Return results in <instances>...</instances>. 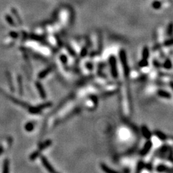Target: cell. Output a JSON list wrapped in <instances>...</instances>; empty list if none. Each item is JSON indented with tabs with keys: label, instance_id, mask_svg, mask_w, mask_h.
Here are the masks:
<instances>
[{
	"label": "cell",
	"instance_id": "obj_13",
	"mask_svg": "<svg viewBox=\"0 0 173 173\" xmlns=\"http://www.w3.org/2000/svg\"><path fill=\"white\" fill-rule=\"evenodd\" d=\"M51 144V140H47L46 142H44V143H43V144H42L41 145H40V147H39V151H42V150H44V149L45 148H46L47 147H48L49 146H50V145Z\"/></svg>",
	"mask_w": 173,
	"mask_h": 173
},
{
	"label": "cell",
	"instance_id": "obj_17",
	"mask_svg": "<svg viewBox=\"0 0 173 173\" xmlns=\"http://www.w3.org/2000/svg\"><path fill=\"white\" fill-rule=\"evenodd\" d=\"M164 67L165 69H171L172 67V63H171V60L169 59L166 60L165 63L164 64Z\"/></svg>",
	"mask_w": 173,
	"mask_h": 173
},
{
	"label": "cell",
	"instance_id": "obj_2",
	"mask_svg": "<svg viewBox=\"0 0 173 173\" xmlns=\"http://www.w3.org/2000/svg\"><path fill=\"white\" fill-rule=\"evenodd\" d=\"M109 62L110 65V68H111V72L112 74L113 77L116 78L118 77V69H117V63H116V59H115V57L114 56H111L110 57Z\"/></svg>",
	"mask_w": 173,
	"mask_h": 173
},
{
	"label": "cell",
	"instance_id": "obj_4",
	"mask_svg": "<svg viewBox=\"0 0 173 173\" xmlns=\"http://www.w3.org/2000/svg\"><path fill=\"white\" fill-rule=\"evenodd\" d=\"M152 146H153V144H152L151 141L148 140V141L145 144L144 146V148L142 149L141 151H140V155L143 156L147 155V153H149V151L151 150V149Z\"/></svg>",
	"mask_w": 173,
	"mask_h": 173
},
{
	"label": "cell",
	"instance_id": "obj_20",
	"mask_svg": "<svg viewBox=\"0 0 173 173\" xmlns=\"http://www.w3.org/2000/svg\"><path fill=\"white\" fill-rule=\"evenodd\" d=\"M148 65V62H147V60L142 59L140 62H139V65L140 67H146Z\"/></svg>",
	"mask_w": 173,
	"mask_h": 173
},
{
	"label": "cell",
	"instance_id": "obj_18",
	"mask_svg": "<svg viewBox=\"0 0 173 173\" xmlns=\"http://www.w3.org/2000/svg\"><path fill=\"white\" fill-rule=\"evenodd\" d=\"M39 155V151H37L35 152H33L31 155L30 156V159L31 160H35L38 157Z\"/></svg>",
	"mask_w": 173,
	"mask_h": 173
},
{
	"label": "cell",
	"instance_id": "obj_8",
	"mask_svg": "<svg viewBox=\"0 0 173 173\" xmlns=\"http://www.w3.org/2000/svg\"><path fill=\"white\" fill-rule=\"evenodd\" d=\"M157 94L162 97H164V98H166V99H170L171 97V95L169 92H168L165 91V90H160L158 91Z\"/></svg>",
	"mask_w": 173,
	"mask_h": 173
},
{
	"label": "cell",
	"instance_id": "obj_25",
	"mask_svg": "<svg viewBox=\"0 0 173 173\" xmlns=\"http://www.w3.org/2000/svg\"><path fill=\"white\" fill-rule=\"evenodd\" d=\"M3 151H4L3 147L2 145L0 144V155H1L3 153Z\"/></svg>",
	"mask_w": 173,
	"mask_h": 173
},
{
	"label": "cell",
	"instance_id": "obj_6",
	"mask_svg": "<svg viewBox=\"0 0 173 173\" xmlns=\"http://www.w3.org/2000/svg\"><path fill=\"white\" fill-rule=\"evenodd\" d=\"M6 76H7V80H8V85H9L10 89L11 91L13 92H14L15 90V88H14V86L13 82H12V76H11V74L9 71H7Z\"/></svg>",
	"mask_w": 173,
	"mask_h": 173
},
{
	"label": "cell",
	"instance_id": "obj_23",
	"mask_svg": "<svg viewBox=\"0 0 173 173\" xmlns=\"http://www.w3.org/2000/svg\"><path fill=\"white\" fill-rule=\"evenodd\" d=\"M143 165H144L143 162H140V163H139V165H138V167H137V168L139 169L137 171L138 172H139V171H140V169H141L142 167H143Z\"/></svg>",
	"mask_w": 173,
	"mask_h": 173
},
{
	"label": "cell",
	"instance_id": "obj_24",
	"mask_svg": "<svg viewBox=\"0 0 173 173\" xmlns=\"http://www.w3.org/2000/svg\"><path fill=\"white\" fill-rule=\"evenodd\" d=\"M10 35L11 37H12L13 38H17V33H15V32H11L10 33Z\"/></svg>",
	"mask_w": 173,
	"mask_h": 173
},
{
	"label": "cell",
	"instance_id": "obj_14",
	"mask_svg": "<svg viewBox=\"0 0 173 173\" xmlns=\"http://www.w3.org/2000/svg\"><path fill=\"white\" fill-rule=\"evenodd\" d=\"M142 57L143 59L147 60L149 57V50L147 47H144L142 52Z\"/></svg>",
	"mask_w": 173,
	"mask_h": 173
},
{
	"label": "cell",
	"instance_id": "obj_1",
	"mask_svg": "<svg viewBox=\"0 0 173 173\" xmlns=\"http://www.w3.org/2000/svg\"><path fill=\"white\" fill-rule=\"evenodd\" d=\"M0 93H1V94L3 95V96H5L6 97H7L8 99L10 100L11 101H12V102L16 103V104H20V105L23 106V107H25V108H28V107H30V106H29L27 103L23 102V101H20V100H17V99L15 98V97H12V96H10V95H8V94H7V93L5 92H4L1 89H0Z\"/></svg>",
	"mask_w": 173,
	"mask_h": 173
},
{
	"label": "cell",
	"instance_id": "obj_10",
	"mask_svg": "<svg viewBox=\"0 0 173 173\" xmlns=\"http://www.w3.org/2000/svg\"><path fill=\"white\" fill-rule=\"evenodd\" d=\"M142 134H143L144 136L145 137V138H146V139H150L151 136V133H150L149 129L146 128V126H142Z\"/></svg>",
	"mask_w": 173,
	"mask_h": 173
},
{
	"label": "cell",
	"instance_id": "obj_7",
	"mask_svg": "<svg viewBox=\"0 0 173 173\" xmlns=\"http://www.w3.org/2000/svg\"><path fill=\"white\" fill-rule=\"evenodd\" d=\"M17 83H18V89H19V93L20 95H23V79L21 75H18L17 76Z\"/></svg>",
	"mask_w": 173,
	"mask_h": 173
},
{
	"label": "cell",
	"instance_id": "obj_3",
	"mask_svg": "<svg viewBox=\"0 0 173 173\" xmlns=\"http://www.w3.org/2000/svg\"><path fill=\"white\" fill-rule=\"evenodd\" d=\"M40 159H41L42 163L43 165L45 167V168L48 171L51 172H55V170L53 169V167L51 165V164L49 163L48 160H47V158L46 157H43V156H41L40 157Z\"/></svg>",
	"mask_w": 173,
	"mask_h": 173
},
{
	"label": "cell",
	"instance_id": "obj_16",
	"mask_svg": "<svg viewBox=\"0 0 173 173\" xmlns=\"http://www.w3.org/2000/svg\"><path fill=\"white\" fill-rule=\"evenodd\" d=\"M101 168H102V169L103 170V171H104V172H116V171H114V170H112V169H109V167H108L107 165H104V164H101Z\"/></svg>",
	"mask_w": 173,
	"mask_h": 173
},
{
	"label": "cell",
	"instance_id": "obj_19",
	"mask_svg": "<svg viewBox=\"0 0 173 173\" xmlns=\"http://www.w3.org/2000/svg\"><path fill=\"white\" fill-rule=\"evenodd\" d=\"M169 170V168H167V167L164 165H160L158 167H157V171L159 172H164V171H167Z\"/></svg>",
	"mask_w": 173,
	"mask_h": 173
},
{
	"label": "cell",
	"instance_id": "obj_5",
	"mask_svg": "<svg viewBox=\"0 0 173 173\" xmlns=\"http://www.w3.org/2000/svg\"><path fill=\"white\" fill-rule=\"evenodd\" d=\"M35 85H36V86H37V90H38L39 93L40 97H41L42 99H45L46 97V92H45V91H44V88H43V86H42V85L41 83H40V82H37L35 83Z\"/></svg>",
	"mask_w": 173,
	"mask_h": 173
},
{
	"label": "cell",
	"instance_id": "obj_9",
	"mask_svg": "<svg viewBox=\"0 0 173 173\" xmlns=\"http://www.w3.org/2000/svg\"><path fill=\"white\" fill-rule=\"evenodd\" d=\"M10 161L8 158L5 159L3 162V172L7 173L9 172Z\"/></svg>",
	"mask_w": 173,
	"mask_h": 173
},
{
	"label": "cell",
	"instance_id": "obj_12",
	"mask_svg": "<svg viewBox=\"0 0 173 173\" xmlns=\"http://www.w3.org/2000/svg\"><path fill=\"white\" fill-rule=\"evenodd\" d=\"M25 129H26L27 132H32L33 129H34V125H33V122H29L25 125Z\"/></svg>",
	"mask_w": 173,
	"mask_h": 173
},
{
	"label": "cell",
	"instance_id": "obj_21",
	"mask_svg": "<svg viewBox=\"0 0 173 173\" xmlns=\"http://www.w3.org/2000/svg\"><path fill=\"white\" fill-rule=\"evenodd\" d=\"M12 142H13V139H12V138L11 137H8L7 138V143H8V148L11 147V146H12Z\"/></svg>",
	"mask_w": 173,
	"mask_h": 173
},
{
	"label": "cell",
	"instance_id": "obj_15",
	"mask_svg": "<svg viewBox=\"0 0 173 173\" xmlns=\"http://www.w3.org/2000/svg\"><path fill=\"white\" fill-rule=\"evenodd\" d=\"M155 134L157 135L158 137L160 139H161V140H165V139H167V137H166L165 134L162 133L161 132L157 131V132H155Z\"/></svg>",
	"mask_w": 173,
	"mask_h": 173
},
{
	"label": "cell",
	"instance_id": "obj_22",
	"mask_svg": "<svg viewBox=\"0 0 173 173\" xmlns=\"http://www.w3.org/2000/svg\"><path fill=\"white\" fill-rule=\"evenodd\" d=\"M60 58L62 59V62H64V63H66L67 62V57H65L64 55H62L61 56Z\"/></svg>",
	"mask_w": 173,
	"mask_h": 173
},
{
	"label": "cell",
	"instance_id": "obj_11",
	"mask_svg": "<svg viewBox=\"0 0 173 173\" xmlns=\"http://www.w3.org/2000/svg\"><path fill=\"white\" fill-rule=\"evenodd\" d=\"M51 68H47V69H45V70L42 71V72H40L39 74V76L38 77L39 78L42 79V78H44L45 76H47V74L49 73L50 72H51Z\"/></svg>",
	"mask_w": 173,
	"mask_h": 173
}]
</instances>
